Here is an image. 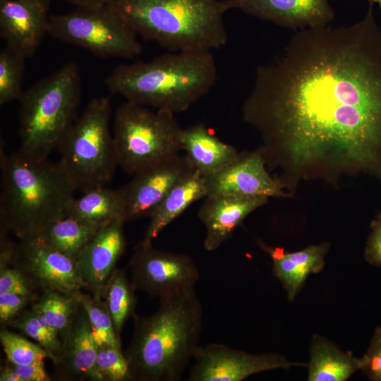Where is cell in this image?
Wrapping results in <instances>:
<instances>
[{
	"label": "cell",
	"instance_id": "d4e9b609",
	"mask_svg": "<svg viewBox=\"0 0 381 381\" xmlns=\"http://www.w3.org/2000/svg\"><path fill=\"white\" fill-rule=\"evenodd\" d=\"M99 229L65 216L51 223L35 238L75 260Z\"/></svg>",
	"mask_w": 381,
	"mask_h": 381
},
{
	"label": "cell",
	"instance_id": "7c38bea8",
	"mask_svg": "<svg viewBox=\"0 0 381 381\" xmlns=\"http://www.w3.org/2000/svg\"><path fill=\"white\" fill-rule=\"evenodd\" d=\"M11 265L19 269L41 294H73L86 289L75 260L36 238L16 244Z\"/></svg>",
	"mask_w": 381,
	"mask_h": 381
},
{
	"label": "cell",
	"instance_id": "e0dca14e",
	"mask_svg": "<svg viewBox=\"0 0 381 381\" xmlns=\"http://www.w3.org/2000/svg\"><path fill=\"white\" fill-rule=\"evenodd\" d=\"M125 222L123 218H119L99 228L75 260L86 289L92 293L102 296L126 250Z\"/></svg>",
	"mask_w": 381,
	"mask_h": 381
},
{
	"label": "cell",
	"instance_id": "7402d4cb",
	"mask_svg": "<svg viewBox=\"0 0 381 381\" xmlns=\"http://www.w3.org/2000/svg\"><path fill=\"white\" fill-rule=\"evenodd\" d=\"M206 178L196 170L179 182L150 217V222L138 246L152 245L155 238L194 202L206 198Z\"/></svg>",
	"mask_w": 381,
	"mask_h": 381
},
{
	"label": "cell",
	"instance_id": "ab89813d",
	"mask_svg": "<svg viewBox=\"0 0 381 381\" xmlns=\"http://www.w3.org/2000/svg\"><path fill=\"white\" fill-rule=\"evenodd\" d=\"M371 3H377L379 4V6H380L381 8V0H372L371 1Z\"/></svg>",
	"mask_w": 381,
	"mask_h": 381
},
{
	"label": "cell",
	"instance_id": "f1b7e54d",
	"mask_svg": "<svg viewBox=\"0 0 381 381\" xmlns=\"http://www.w3.org/2000/svg\"><path fill=\"white\" fill-rule=\"evenodd\" d=\"M11 327L34 339L50 354L51 361H55L61 348V338L37 310L32 307L25 309Z\"/></svg>",
	"mask_w": 381,
	"mask_h": 381
},
{
	"label": "cell",
	"instance_id": "1f68e13d",
	"mask_svg": "<svg viewBox=\"0 0 381 381\" xmlns=\"http://www.w3.org/2000/svg\"><path fill=\"white\" fill-rule=\"evenodd\" d=\"M95 370L99 381L131 380L129 363L122 348L98 346Z\"/></svg>",
	"mask_w": 381,
	"mask_h": 381
},
{
	"label": "cell",
	"instance_id": "2e32d148",
	"mask_svg": "<svg viewBox=\"0 0 381 381\" xmlns=\"http://www.w3.org/2000/svg\"><path fill=\"white\" fill-rule=\"evenodd\" d=\"M226 10H238L252 16L294 29L329 24L334 11L328 0H222Z\"/></svg>",
	"mask_w": 381,
	"mask_h": 381
},
{
	"label": "cell",
	"instance_id": "8d00e7d4",
	"mask_svg": "<svg viewBox=\"0 0 381 381\" xmlns=\"http://www.w3.org/2000/svg\"><path fill=\"white\" fill-rule=\"evenodd\" d=\"M13 366L23 381H49L44 363L28 365H15Z\"/></svg>",
	"mask_w": 381,
	"mask_h": 381
},
{
	"label": "cell",
	"instance_id": "4fadbf2b",
	"mask_svg": "<svg viewBox=\"0 0 381 381\" xmlns=\"http://www.w3.org/2000/svg\"><path fill=\"white\" fill-rule=\"evenodd\" d=\"M193 171L186 155L179 154L135 174L119 188L126 222L150 217L169 191Z\"/></svg>",
	"mask_w": 381,
	"mask_h": 381
},
{
	"label": "cell",
	"instance_id": "60d3db41",
	"mask_svg": "<svg viewBox=\"0 0 381 381\" xmlns=\"http://www.w3.org/2000/svg\"><path fill=\"white\" fill-rule=\"evenodd\" d=\"M368 1H370L371 2L372 0H368Z\"/></svg>",
	"mask_w": 381,
	"mask_h": 381
},
{
	"label": "cell",
	"instance_id": "ac0fdd59",
	"mask_svg": "<svg viewBox=\"0 0 381 381\" xmlns=\"http://www.w3.org/2000/svg\"><path fill=\"white\" fill-rule=\"evenodd\" d=\"M61 340V348L54 362L58 380L99 381L95 370L98 346L81 303Z\"/></svg>",
	"mask_w": 381,
	"mask_h": 381
},
{
	"label": "cell",
	"instance_id": "44dd1931",
	"mask_svg": "<svg viewBox=\"0 0 381 381\" xmlns=\"http://www.w3.org/2000/svg\"><path fill=\"white\" fill-rule=\"evenodd\" d=\"M181 140L182 150L193 167L205 178L222 170L239 155L233 145L220 140L202 123L183 128Z\"/></svg>",
	"mask_w": 381,
	"mask_h": 381
},
{
	"label": "cell",
	"instance_id": "83f0119b",
	"mask_svg": "<svg viewBox=\"0 0 381 381\" xmlns=\"http://www.w3.org/2000/svg\"><path fill=\"white\" fill-rule=\"evenodd\" d=\"M74 294L87 312L92 334L97 346L111 345L122 348L101 294L92 293V295H89L82 290Z\"/></svg>",
	"mask_w": 381,
	"mask_h": 381
},
{
	"label": "cell",
	"instance_id": "8fae6325",
	"mask_svg": "<svg viewBox=\"0 0 381 381\" xmlns=\"http://www.w3.org/2000/svg\"><path fill=\"white\" fill-rule=\"evenodd\" d=\"M193 361L188 381H241L262 372L308 365L280 354H252L218 343L200 345Z\"/></svg>",
	"mask_w": 381,
	"mask_h": 381
},
{
	"label": "cell",
	"instance_id": "9c48e42d",
	"mask_svg": "<svg viewBox=\"0 0 381 381\" xmlns=\"http://www.w3.org/2000/svg\"><path fill=\"white\" fill-rule=\"evenodd\" d=\"M48 34L100 57L133 58L143 49L138 35L107 4L51 15Z\"/></svg>",
	"mask_w": 381,
	"mask_h": 381
},
{
	"label": "cell",
	"instance_id": "277c9868",
	"mask_svg": "<svg viewBox=\"0 0 381 381\" xmlns=\"http://www.w3.org/2000/svg\"><path fill=\"white\" fill-rule=\"evenodd\" d=\"M217 78L211 51L172 52L150 61L121 64L105 80L112 94L174 114L205 96Z\"/></svg>",
	"mask_w": 381,
	"mask_h": 381
},
{
	"label": "cell",
	"instance_id": "8992f818",
	"mask_svg": "<svg viewBox=\"0 0 381 381\" xmlns=\"http://www.w3.org/2000/svg\"><path fill=\"white\" fill-rule=\"evenodd\" d=\"M80 75L73 62L24 90L19 99L18 151L34 158H49L75 120Z\"/></svg>",
	"mask_w": 381,
	"mask_h": 381
},
{
	"label": "cell",
	"instance_id": "603a6c76",
	"mask_svg": "<svg viewBox=\"0 0 381 381\" xmlns=\"http://www.w3.org/2000/svg\"><path fill=\"white\" fill-rule=\"evenodd\" d=\"M363 366V357L356 358L322 337L312 338L308 381H345Z\"/></svg>",
	"mask_w": 381,
	"mask_h": 381
},
{
	"label": "cell",
	"instance_id": "5b68a950",
	"mask_svg": "<svg viewBox=\"0 0 381 381\" xmlns=\"http://www.w3.org/2000/svg\"><path fill=\"white\" fill-rule=\"evenodd\" d=\"M138 35L171 52L212 51L228 39L219 0H109Z\"/></svg>",
	"mask_w": 381,
	"mask_h": 381
},
{
	"label": "cell",
	"instance_id": "5bb4252c",
	"mask_svg": "<svg viewBox=\"0 0 381 381\" xmlns=\"http://www.w3.org/2000/svg\"><path fill=\"white\" fill-rule=\"evenodd\" d=\"M265 164L261 150L239 154L232 163L206 178L207 197L285 196L283 184L270 176Z\"/></svg>",
	"mask_w": 381,
	"mask_h": 381
},
{
	"label": "cell",
	"instance_id": "d6a6232c",
	"mask_svg": "<svg viewBox=\"0 0 381 381\" xmlns=\"http://www.w3.org/2000/svg\"><path fill=\"white\" fill-rule=\"evenodd\" d=\"M4 294L23 295L36 301L41 295L28 277L12 265L0 268V295Z\"/></svg>",
	"mask_w": 381,
	"mask_h": 381
},
{
	"label": "cell",
	"instance_id": "836d02e7",
	"mask_svg": "<svg viewBox=\"0 0 381 381\" xmlns=\"http://www.w3.org/2000/svg\"><path fill=\"white\" fill-rule=\"evenodd\" d=\"M35 301L31 297L16 294L0 295L1 325L11 326L16 319L27 309V307Z\"/></svg>",
	"mask_w": 381,
	"mask_h": 381
},
{
	"label": "cell",
	"instance_id": "3957f363",
	"mask_svg": "<svg viewBox=\"0 0 381 381\" xmlns=\"http://www.w3.org/2000/svg\"><path fill=\"white\" fill-rule=\"evenodd\" d=\"M0 230L20 240L36 238L53 222L67 216L75 188L59 163L1 146Z\"/></svg>",
	"mask_w": 381,
	"mask_h": 381
},
{
	"label": "cell",
	"instance_id": "7a4b0ae2",
	"mask_svg": "<svg viewBox=\"0 0 381 381\" xmlns=\"http://www.w3.org/2000/svg\"><path fill=\"white\" fill-rule=\"evenodd\" d=\"M133 318V334L124 352L131 380H179L200 346L202 308L195 287L159 299L154 314Z\"/></svg>",
	"mask_w": 381,
	"mask_h": 381
},
{
	"label": "cell",
	"instance_id": "ba28073f",
	"mask_svg": "<svg viewBox=\"0 0 381 381\" xmlns=\"http://www.w3.org/2000/svg\"><path fill=\"white\" fill-rule=\"evenodd\" d=\"M130 101L116 109L113 138L119 166L137 172L179 154L181 132L174 113Z\"/></svg>",
	"mask_w": 381,
	"mask_h": 381
},
{
	"label": "cell",
	"instance_id": "e575fe53",
	"mask_svg": "<svg viewBox=\"0 0 381 381\" xmlns=\"http://www.w3.org/2000/svg\"><path fill=\"white\" fill-rule=\"evenodd\" d=\"M363 359L362 370L368 378L374 381H381V327L376 328Z\"/></svg>",
	"mask_w": 381,
	"mask_h": 381
},
{
	"label": "cell",
	"instance_id": "f35d334b",
	"mask_svg": "<svg viewBox=\"0 0 381 381\" xmlns=\"http://www.w3.org/2000/svg\"><path fill=\"white\" fill-rule=\"evenodd\" d=\"M76 6H89L106 4L109 0H65Z\"/></svg>",
	"mask_w": 381,
	"mask_h": 381
},
{
	"label": "cell",
	"instance_id": "6da1fadb",
	"mask_svg": "<svg viewBox=\"0 0 381 381\" xmlns=\"http://www.w3.org/2000/svg\"><path fill=\"white\" fill-rule=\"evenodd\" d=\"M265 150L293 165L377 169L381 163V29L372 6L349 25L299 30L256 70L243 106Z\"/></svg>",
	"mask_w": 381,
	"mask_h": 381
},
{
	"label": "cell",
	"instance_id": "9a60e30c",
	"mask_svg": "<svg viewBox=\"0 0 381 381\" xmlns=\"http://www.w3.org/2000/svg\"><path fill=\"white\" fill-rule=\"evenodd\" d=\"M51 0H0V35L6 45L25 58L48 34Z\"/></svg>",
	"mask_w": 381,
	"mask_h": 381
},
{
	"label": "cell",
	"instance_id": "d6986e66",
	"mask_svg": "<svg viewBox=\"0 0 381 381\" xmlns=\"http://www.w3.org/2000/svg\"><path fill=\"white\" fill-rule=\"evenodd\" d=\"M267 200L265 196L207 197L198 213L205 228V249L207 251L218 249L246 217Z\"/></svg>",
	"mask_w": 381,
	"mask_h": 381
},
{
	"label": "cell",
	"instance_id": "52a82bcc",
	"mask_svg": "<svg viewBox=\"0 0 381 381\" xmlns=\"http://www.w3.org/2000/svg\"><path fill=\"white\" fill-rule=\"evenodd\" d=\"M111 114L109 98L92 99L56 148L58 162L75 190L82 193L105 186L119 166L109 127Z\"/></svg>",
	"mask_w": 381,
	"mask_h": 381
},
{
	"label": "cell",
	"instance_id": "30bf717a",
	"mask_svg": "<svg viewBox=\"0 0 381 381\" xmlns=\"http://www.w3.org/2000/svg\"><path fill=\"white\" fill-rule=\"evenodd\" d=\"M129 267L135 289L159 299L195 287L200 278L189 255L158 250L152 245L137 246Z\"/></svg>",
	"mask_w": 381,
	"mask_h": 381
},
{
	"label": "cell",
	"instance_id": "74e56055",
	"mask_svg": "<svg viewBox=\"0 0 381 381\" xmlns=\"http://www.w3.org/2000/svg\"><path fill=\"white\" fill-rule=\"evenodd\" d=\"M0 381H23L12 363L6 362L1 367Z\"/></svg>",
	"mask_w": 381,
	"mask_h": 381
},
{
	"label": "cell",
	"instance_id": "484cf974",
	"mask_svg": "<svg viewBox=\"0 0 381 381\" xmlns=\"http://www.w3.org/2000/svg\"><path fill=\"white\" fill-rule=\"evenodd\" d=\"M135 290L124 270L116 268L102 292V297L111 315L116 337L121 341L125 323L135 315Z\"/></svg>",
	"mask_w": 381,
	"mask_h": 381
},
{
	"label": "cell",
	"instance_id": "ffe728a7",
	"mask_svg": "<svg viewBox=\"0 0 381 381\" xmlns=\"http://www.w3.org/2000/svg\"><path fill=\"white\" fill-rule=\"evenodd\" d=\"M258 243L271 257L274 274L291 301L299 293L308 277L322 270L329 249L327 243H322L295 252H286L282 248L268 246L262 242Z\"/></svg>",
	"mask_w": 381,
	"mask_h": 381
},
{
	"label": "cell",
	"instance_id": "f546056e",
	"mask_svg": "<svg viewBox=\"0 0 381 381\" xmlns=\"http://www.w3.org/2000/svg\"><path fill=\"white\" fill-rule=\"evenodd\" d=\"M25 57L6 45L0 52V104L19 100Z\"/></svg>",
	"mask_w": 381,
	"mask_h": 381
},
{
	"label": "cell",
	"instance_id": "cb8c5ba5",
	"mask_svg": "<svg viewBox=\"0 0 381 381\" xmlns=\"http://www.w3.org/2000/svg\"><path fill=\"white\" fill-rule=\"evenodd\" d=\"M119 189L114 190L104 186L87 190L83 192L80 197L75 198L67 216L101 228L117 219H124Z\"/></svg>",
	"mask_w": 381,
	"mask_h": 381
},
{
	"label": "cell",
	"instance_id": "4dcf8cb0",
	"mask_svg": "<svg viewBox=\"0 0 381 381\" xmlns=\"http://www.w3.org/2000/svg\"><path fill=\"white\" fill-rule=\"evenodd\" d=\"M0 341L6 359L15 365L41 363L46 358L52 359L50 354L38 344L4 327L0 332Z\"/></svg>",
	"mask_w": 381,
	"mask_h": 381
},
{
	"label": "cell",
	"instance_id": "4316f807",
	"mask_svg": "<svg viewBox=\"0 0 381 381\" xmlns=\"http://www.w3.org/2000/svg\"><path fill=\"white\" fill-rule=\"evenodd\" d=\"M80 303L75 294L44 291L31 307L58 333L60 338L68 328Z\"/></svg>",
	"mask_w": 381,
	"mask_h": 381
},
{
	"label": "cell",
	"instance_id": "d590c367",
	"mask_svg": "<svg viewBox=\"0 0 381 381\" xmlns=\"http://www.w3.org/2000/svg\"><path fill=\"white\" fill-rule=\"evenodd\" d=\"M366 260L381 267V216L373 225V230L365 248Z\"/></svg>",
	"mask_w": 381,
	"mask_h": 381
}]
</instances>
